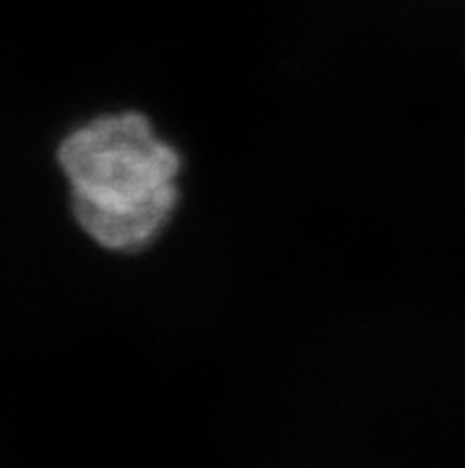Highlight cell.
I'll list each match as a JSON object with an SVG mask.
<instances>
[{
	"instance_id": "obj_1",
	"label": "cell",
	"mask_w": 465,
	"mask_h": 468,
	"mask_svg": "<svg viewBox=\"0 0 465 468\" xmlns=\"http://www.w3.org/2000/svg\"><path fill=\"white\" fill-rule=\"evenodd\" d=\"M79 224L110 250L148 245L176 205L178 153L143 114L100 117L59 148Z\"/></svg>"
}]
</instances>
